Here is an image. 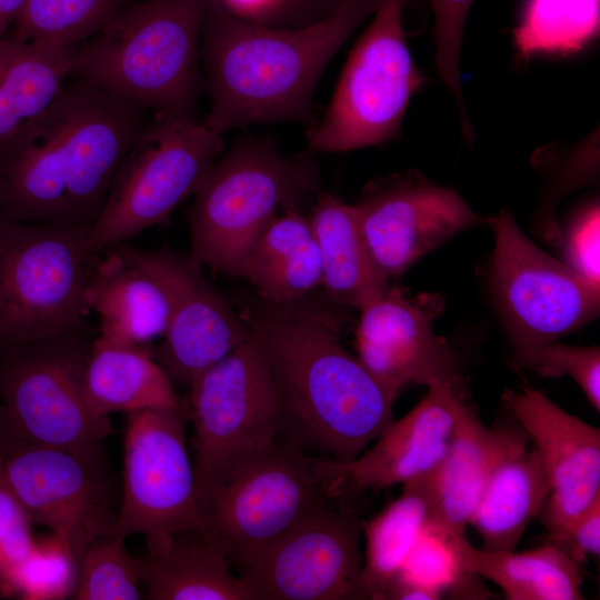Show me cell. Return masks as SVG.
<instances>
[{
  "label": "cell",
  "mask_w": 600,
  "mask_h": 600,
  "mask_svg": "<svg viewBox=\"0 0 600 600\" xmlns=\"http://www.w3.org/2000/svg\"><path fill=\"white\" fill-rule=\"evenodd\" d=\"M304 298L260 299L242 314L269 366L277 438L312 456L351 461L393 420L396 398L343 348L337 316Z\"/></svg>",
  "instance_id": "1"
},
{
  "label": "cell",
  "mask_w": 600,
  "mask_h": 600,
  "mask_svg": "<svg viewBox=\"0 0 600 600\" xmlns=\"http://www.w3.org/2000/svg\"><path fill=\"white\" fill-rule=\"evenodd\" d=\"M147 113L70 77L0 152V214L91 227L124 156L150 122Z\"/></svg>",
  "instance_id": "2"
},
{
  "label": "cell",
  "mask_w": 600,
  "mask_h": 600,
  "mask_svg": "<svg viewBox=\"0 0 600 600\" xmlns=\"http://www.w3.org/2000/svg\"><path fill=\"white\" fill-rule=\"evenodd\" d=\"M380 0H342L324 19L273 29L209 0L200 39L206 126L221 134L253 123H314L312 96L333 56Z\"/></svg>",
  "instance_id": "3"
},
{
  "label": "cell",
  "mask_w": 600,
  "mask_h": 600,
  "mask_svg": "<svg viewBox=\"0 0 600 600\" xmlns=\"http://www.w3.org/2000/svg\"><path fill=\"white\" fill-rule=\"evenodd\" d=\"M209 0L130 3L78 47L70 77L156 116L196 119L200 39Z\"/></svg>",
  "instance_id": "4"
},
{
  "label": "cell",
  "mask_w": 600,
  "mask_h": 600,
  "mask_svg": "<svg viewBox=\"0 0 600 600\" xmlns=\"http://www.w3.org/2000/svg\"><path fill=\"white\" fill-rule=\"evenodd\" d=\"M317 191L309 164L283 157L272 140L237 141L212 163L193 194L190 256L239 277L246 254L268 224L280 211L298 210Z\"/></svg>",
  "instance_id": "5"
},
{
  "label": "cell",
  "mask_w": 600,
  "mask_h": 600,
  "mask_svg": "<svg viewBox=\"0 0 600 600\" xmlns=\"http://www.w3.org/2000/svg\"><path fill=\"white\" fill-rule=\"evenodd\" d=\"M350 491L336 460L277 438L209 496L203 534L238 574L280 533L328 498Z\"/></svg>",
  "instance_id": "6"
},
{
  "label": "cell",
  "mask_w": 600,
  "mask_h": 600,
  "mask_svg": "<svg viewBox=\"0 0 600 600\" xmlns=\"http://www.w3.org/2000/svg\"><path fill=\"white\" fill-rule=\"evenodd\" d=\"M89 230L0 214V347L88 328Z\"/></svg>",
  "instance_id": "7"
},
{
  "label": "cell",
  "mask_w": 600,
  "mask_h": 600,
  "mask_svg": "<svg viewBox=\"0 0 600 600\" xmlns=\"http://www.w3.org/2000/svg\"><path fill=\"white\" fill-rule=\"evenodd\" d=\"M223 150L221 134L190 118L156 116L124 156L90 227L86 253L96 258L163 223L191 194Z\"/></svg>",
  "instance_id": "8"
},
{
  "label": "cell",
  "mask_w": 600,
  "mask_h": 600,
  "mask_svg": "<svg viewBox=\"0 0 600 600\" xmlns=\"http://www.w3.org/2000/svg\"><path fill=\"white\" fill-rule=\"evenodd\" d=\"M0 451L32 523L50 529L77 561L94 540L117 536L121 484L102 442L79 449L34 442L0 406Z\"/></svg>",
  "instance_id": "9"
},
{
  "label": "cell",
  "mask_w": 600,
  "mask_h": 600,
  "mask_svg": "<svg viewBox=\"0 0 600 600\" xmlns=\"http://www.w3.org/2000/svg\"><path fill=\"white\" fill-rule=\"evenodd\" d=\"M193 467L200 509L223 481L277 440L276 394L267 358L252 337L189 387ZM202 513V512H201Z\"/></svg>",
  "instance_id": "10"
},
{
  "label": "cell",
  "mask_w": 600,
  "mask_h": 600,
  "mask_svg": "<svg viewBox=\"0 0 600 600\" xmlns=\"http://www.w3.org/2000/svg\"><path fill=\"white\" fill-rule=\"evenodd\" d=\"M408 0H380L351 50L321 121L308 131L314 152H342L394 138L423 77L402 27Z\"/></svg>",
  "instance_id": "11"
},
{
  "label": "cell",
  "mask_w": 600,
  "mask_h": 600,
  "mask_svg": "<svg viewBox=\"0 0 600 600\" xmlns=\"http://www.w3.org/2000/svg\"><path fill=\"white\" fill-rule=\"evenodd\" d=\"M92 340L88 328L0 347V406L11 426L34 442L79 449L113 432L84 390Z\"/></svg>",
  "instance_id": "12"
},
{
  "label": "cell",
  "mask_w": 600,
  "mask_h": 600,
  "mask_svg": "<svg viewBox=\"0 0 600 600\" xmlns=\"http://www.w3.org/2000/svg\"><path fill=\"white\" fill-rule=\"evenodd\" d=\"M489 223L496 238L490 284L519 362L598 316L600 283L539 248L509 211Z\"/></svg>",
  "instance_id": "13"
},
{
  "label": "cell",
  "mask_w": 600,
  "mask_h": 600,
  "mask_svg": "<svg viewBox=\"0 0 600 600\" xmlns=\"http://www.w3.org/2000/svg\"><path fill=\"white\" fill-rule=\"evenodd\" d=\"M358 496L328 498L273 539L238 573L250 599H361Z\"/></svg>",
  "instance_id": "14"
},
{
  "label": "cell",
  "mask_w": 600,
  "mask_h": 600,
  "mask_svg": "<svg viewBox=\"0 0 600 600\" xmlns=\"http://www.w3.org/2000/svg\"><path fill=\"white\" fill-rule=\"evenodd\" d=\"M184 404L127 413L117 536L157 541L201 529Z\"/></svg>",
  "instance_id": "15"
},
{
  "label": "cell",
  "mask_w": 600,
  "mask_h": 600,
  "mask_svg": "<svg viewBox=\"0 0 600 600\" xmlns=\"http://www.w3.org/2000/svg\"><path fill=\"white\" fill-rule=\"evenodd\" d=\"M114 247L153 276L169 298L168 328L154 359L173 383L189 389L201 372L252 337L244 318L203 278L191 256Z\"/></svg>",
  "instance_id": "16"
},
{
  "label": "cell",
  "mask_w": 600,
  "mask_h": 600,
  "mask_svg": "<svg viewBox=\"0 0 600 600\" xmlns=\"http://www.w3.org/2000/svg\"><path fill=\"white\" fill-rule=\"evenodd\" d=\"M354 206L373 259L388 279L462 230L489 222L457 192L419 176L376 181Z\"/></svg>",
  "instance_id": "17"
},
{
  "label": "cell",
  "mask_w": 600,
  "mask_h": 600,
  "mask_svg": "<svg viewBox=\"0 0 600 600\" xmlns=\"http://www.w3.org/2000/svg\"><path fill=\"white\" fill-rule=\"evenodd\" d=\"M506 403L534 443L551 491L543 506L549 537L564 531L600 497V429L538 390L509 392Z\"/></svg>",
  "instance_id": "18"
},
{
  "label": "cell",
  "mask_w": 600,
  "mask_h": 600,
  "mask_svg": "<svg viewBox=\"0 0 600 600\" xmlns=\"http://www.w3.org/2000/svg\"><path fill=\"white\" fill-rule=\"evenodd\" d=\"M404 417L392 420L351 461H336L337 470L354 493L403 484L437 469L453 439L467 407L460 382L434 381Z\"/></svg>",
  "instance_id": "19"
},
{
  "label": "cell",
  "mask_w": 600,
  "mask_h": 600,
  "mask_svg": "<svg viewBox=\"0 0 600 600\" xmlns=\"http://www.w3.org/2000/svg\"><path fill=\"white\" fill-rule=\"evenodd\" d=\"M360 311L357 358L393 398L412 383L460 382L453 350L427 311L399 290L390 288Z\"/></svg>",
  "instance_id": "20"
},
{
  "label": "cell",
  "mask_w": 600,
  "mask_h": 600,
  "mask_svg": "<svg viewBox=\"0 0 600 600\" xmlns=\"http://www.w3.org/2000/svg\"><path fill=\"white\" fill-rule=\"evenodd\" d=\"M529 438L520 426L489 428L467 406L439 467L438 502L431 522L464 536L498 467L523 451Z\"/></svg>",
  "instance_id": "21"
},
{
  "label": "cell",
  "mask_w": 600,
  "mask_h": 600,
  "mask_svg": "<svg viewBox=\"0 0 600 600\" xmlns=\"http://www.w3.org/2000/svg\"><path fill=\"white\" fill-rule=\"evenodd\" d=\"M93 258L87 301L100 321V334L147 346L163 337L170 302L161 283L112 247Z\"/></svg>",
  "instance_id": "22"
},
{
  "label": "cell",
  "mask_w": 600,
  "mask_h": 600,
  "mask_svg": "<svg viewBox=\"0 0 600 600\" xmlns=\"http://www.w3.org/2000/svg\"><path fill=\"white\" fill-rule=\"evenodd\" d=\"M141 582L151 600H251L227 557L200 529L146 542Z\"/></svg>",
  "instance_id": "23"
},
{
  "label": "cell",
  "mask_w": 600,
  "mask_h": 600,
  "mask_svg": "<svg viewBox=\"0 0 600 600\" xmlns=\"http://www.w3.org/2000/svg\"><path fill=\"white\" fill-rule=\"evenodd\" d=\"M309 220L320 253L321 286L331 301L361 310L390 289L368 247L354 204L320 192Z\"/></svg>",
  "instance_id": "24"
},
{
  "label": "cell",
  "mask_w": 600,
  "mask_h": 600,
  "mask_svg": "<svg viewBox=\"0 0 600 600\" xmlns=\"http://www.w3.org/2000/svg\"><path fill=\"white\" fill-rule=\"evenodd\" d=\"M173 384L147 346L101 334L92 340L84 390L96 413L180 408L183 403Z\"/></svg>",
  "instance_id": "25"
},
{
  "label": "cell",
  "mask_w": 600,
  "mask_h": 600,
  "mask_svg": "<svg viewBox=\"0 0 600 600\" xmlns=\"http://www.w3.org/2000/svg\"><path fill=\"white\" fill-rule=\"evenodd\" d=\"M239 277L268 302L287 303L308 297L322 281L310 220L294 209L277 216L246 254Z\"/></svg>",
  "instance_id": "26"
},
{
  "label": "cell",
  "mask_w": 600,
  "mask_h": 600,
  "mask_svg": "<svg viewBox=\"0 0 600 600\" xmlns=\"http://www.w3.org/2000/svg\"><path fill=\"white\" fill-rule=\"evenodd\" d=\"M78 46L50 47L7 34L0 39V152L58 97Z\"/></svg>",
  "instance_id": "27"
},
{
  "label": "cell",
  "mask_w": 600,
  "mask_h": 600,
  "mask_svg": "<svg viewBox=\"0 0 600 600\" xmlns=\"http://www.w3.org/2000/svg\"><path fill=\"white\" fill-rule=\"evenodd\" d=\"M439 467L403 483L396 500L374 518L361 522L366 538L359 579L361 599L384 600L390 582L432 519L438 502Z\"/></svg>",
  "instance_id": "28"
},
{
  "label": "cell",
  "mask_w": 600,
  "mask_h": 600,
  "mask_svg": "<svg viewBox=\"0 0 600 600\" xmlns=\"http://www.w3.org/2000/svg\"><path fill=\"white\" fill-rule=\"evenodd\" d=\"M463 569L488 579L508 600H581L579 564L552 542L523 551H489L457 538Z\"/></svg>",
  "instance_id": "29"
},
{
  "label": "cell",
  "mask_w": 600,
  "mask_h": 600,
  "mask_svg": "<svg viewBox=\"0 0 600 600\" xmlns=\"http://www.w3.org/2000/svg\"><path fill=\"white\" fill-rule=\"evenodd\" d=\"M550 491L534 448H526L501 463L469 521L482 539V549L514 550L530 521L542 511Z\"/></svg>",
  "instance_id": "30"
},
{
  "label": "cell",
  "mask_w": 600,
  "mask_h": 600,
  "mask_svg": "<svg viewBox=\"0 0 600 600\" xmlns=\"http://www.w3.org/2000/svg\"><path fill=\"white\" fill-rule=\"evenodd\" d=\"M131 0H27L9 34L50 46H78L106 28Z\"/></svg>",
  "instance_id": "31"
},
{
  "label": "cell",
  "mask_w": 600,
  "mask_h": 600,
  "mask_svg": "<svg viewBox=\"0 0 600 600\" xmlns=\"http://www.w3.org/2000/svg\"><path fill=\"white\" fill-rule=\"evenodd\" d=\"M600 0H528L514 31L519 52H570L599 32Z\"/></svg>",
  "instance_id": "32"
},
{
  "label": "cell",
  "mask_w": 600,
  "mask_h": 600,
  "mask_svg": "<svg viewBox=\"0 0 600 600\" xmlns=\"http://www.w3.org/2000/svg\"><path fill=\"white\" fill-rule=\"evenodd\" d=\"M140 559L118 536L90 543L78 560L76 600H139L142 598Z\"/></svg>",
  "instance_id": "33"
},
{
  "label": "cell",
  "mask_w": 600,
  "mask_h": 600,
  "mask_svg": "<svg viewBox=\"0 0 600 600\" xmlns=\"http://www.w3.org/2000/svg\"><path fill=\"white\" fill-rule=\"evenodd\" d=\"M458 537L429 521L396 577L429 589L441 598L449 591L471 586L468 580L473 574L461 564Z\"/></svg>",
  "instance_id": "34"
},
{
  "label": "cell",
  "mask_w": 600,
  "mask_h": 600,
  "mask_svg": "<svg viewBox=\"0 0 600 600\" xmlns=\"http://www.w3.org/2000/svg\"><path fill=\"white\" fill-rule=\"evenodd\" d=\"M78 573V561L53 533L36 540L27 558L14 569L8 583L9 593L28 600L71 598Z\"/></svg>",
  "instance_id": "35"
},
{
  "label": "cell",
  "mask_w": 600,
  "mask_h": 600,
  "mask_svg": "<svg viewBox=\"0 0 600 600\" xmlns=\"http://www.w3.org/2000/svg\"><path fill=\"white\" fill-rule=\"evenodd\" d=\"M430 1L434 13L436 69L458 106L462 133L471 141L473 129L463 103L460 52L467 16L473 0Z\"/></svg>",
  "instance_id": "36"
},
{
  "label": "cell",
  "mask_w": 600,
  "mask_h": 600,
  "mask_svg": "<svg viewBox=\"0 0 600 600\" xmlns=\"http://www.w3.org/2000/svg\"><path fill=\"white\" fill-rule=\"evenodd\" d=\"M520 363L544 378L570 377L597 412L600 411L599 347H573L552 342L534 349Z\"/></svg>",
  "instance_id": "37"
},
{
  "label": "cell",
  "mask_w": 600,
  "mask_h": 600,
  "mask_svg": "<svg viewBox=\"0 0 600 600\" xmlns=\"http://www.w3.org/2000/svg\"><path fill=\"white\" fill-rule=\"evenodd\" d=\"M32 521L10 484L0 451V589L8 591L14 569L32 550Z\"/></svg>",
  "instance_id": "38"
},
{
  "label": "cell",
  "mask_w": 600,
  "mask_h": 600,
  "mask_svg": "<svg viewBox=\"0 0 600 600\" xmlns=\"http://www.w3.org/2000/svg\"><path fill=\"white\" fill-rule=\"evenodd\" d=\"M600 211L592 204L582 211L561 233L563 263L591 281L600 283Z\"/></svg>",
  "instance_id": "39"
},
{
  "label": "cell",
  "mask_w": 600,
  "mask_h": 600,
  "mask_svg": "<svg viewBox=\"0 0 600 600\" xmlns=\"http://www.w3.org/2000/svg\"><path fill=\"white\" fill-rule=\"evenodd\" d=\"M578 564L588 557L600 556V497H598L564 531L549 537Z\"/></svg>",
  "instance_id": "40"
},
{
  "label": "cell",
  "mask_w": 600,
  "mask_h": 600,
  "mask_svg": "<svg viewBox=\"0 0 600 600\" xmlns=\"http://www.w3.org/2000/svg\"><path fill=\"white\" fill-rule=\"evenodd\" d=\"M228 11L242 19L263 16L283 0H218Z\"/></svg>",
  "instance_id": "41"
},
{
  "label": "cell",
  "mask_w": 600,
  "mask_h": 600,
  "mask_svg": "<svg viewBox=\"0 0 600 600\" xmlns=\"http://www.w3.org/2000/svg\"><path fill=\"white\" fill-rule=\"evenodd\" d=\"M27 0H0V39L9 33Z\"/></svg>",
  "instance_id": "42"
}]
</instances>
